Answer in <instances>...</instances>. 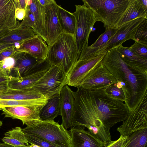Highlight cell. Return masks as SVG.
Returning <instances> with one entry per match:
<instances>
[{"instance_id":"28","label":"cell","mask_w":147,"mask_h":147,"mask_svg":"<svg viewBox=\"0 0 147 147\" xmlns=\"http://www.w3.org/2000/svg\"><path fill=\"white\" fill-rule=\"evenodd\" d=\"M36 34L33 30L28 27H21L16 30L11 35L0 40V44L23 43L34 37Z\"/></svg>"},{"instance_id":"26","label":"cell","mask_w":147,"mask_h":147,"mask_svg":"<svg viewBox=\"0 0 147 147\" xmlns=\"http://www.w3.org/2000/svg\"><path fill=\"white\" fill-rule=\"evenodd\" d=\"M58 13L62 32L74 34L76 27V19L74 15L59 5Z\"/></svg>"},{"instance_id":"13","label":"cell","mask_w":147,"mask_h":147,"mask_svg":"<svg viewBox=\"0 0 147 147\" xmlns=\"http://www.w3.org/2000/svg\"><path fill=\"white\" fill-rule=\"evenodd\" d=\"M58 6L55 1L45 7V42L51 45L62 32L58 13Z\"/></svg>"},{"instance_id":"11","label":"cell","mask_w":147,"mask_h":147,"mask_svg":"<svg viewBox=\"0 0 147 147\" xmlns=\"http://www.w3.org/2000/svg\"><path fill=\"white\" fill-rule=\"evenodd\" d=\"M46 103L4 107L1 109L2 114L5 117L20 119L27 126H31L42 121L40 113Z\"/></svg>"},{"instance_id":"29","label":"cell","mask_w":147,"mask_h":147,"mask_svg":"<svg viewBox=\"0 0 147 147\" xmlns=\"http://www.w3.org/2000/svg\"><path fill=\"white\" fill-rule=\"evenodd\" d=\"M127 136L124 147H147V128L134 132Z\"/></svg>"},{"instance_id":"12","label":"cell","mask_w":147,"mask_h":147,"mask_svg":"<svg viewBox=\"0 0 147 147\" xmlns=\"http://www.w3.org/2000/svg\"><path fill=\"white\" fill-rule=\"evenodd\" d=\"M106 53L98 55L88 59L78 60L67 75L66 85L79 87L82 80L88 73L102 62Z\"/></svg>"},{"instance_id":"4","label":"cell","mask_w":147,"mask_h":147,"mask_svg":"<svg viewBox=\"0 0 147 147\" xmlns=\"http://www.w3.org/2000/svg\"><path fill=\"white\" fill-rule=\"evenodd\" d=\"M132 0H82L95 13L105 29L115 28Z\"/></svg>"},{"instance_id":"34","label":"cell","mask_w":147,"mask_h":147,"mask_svg":"<svg viewBox=\"0 0 147 147\" xmlns=\"http://www.w3.org/2000/svg\"><path fill=\"white\" fill-rule=\"evenodd\" d=\"M24 134L25 137L28 143L41 147H55L44 140L33 135Z\"/></svg>"},{"instance_id":"22","label":"cell","mask_w":147,"mask_h":147,"mask_svg":"<svg viewBox=\"0 0 147 147\" xmlns=\"http://www.w3.org/2000/svg\"><path fill=\"white\" fill-rule=\"evenodd\" d=\"M26 6L34 17L36 34L41 36L45 41V7L42 6L38 0H26Z\"/></svg>"},{"instance_id":"32","label":"cell","mask_w":147,"mask_h":147,"mask_svg":"<svg viewBox=\"0 0 147 147\" xmlns=\"http://www.w3.org/2000/svg\"><path fill=\"white\" fill-rule=\"evenodd\" d=\"M16 61L12 57H7L0 61V71L5 74L9 75L15 65Z\"/></svg>"},{"instance_id":"33","label":"cell","mask_w":147,"mask_h":147,"mask_svg":"<svg viewBox=\"0 0 147 147\" xmlns=\"http://www.w3.org/2000/svg\"><path fill=\"white\" fill-rule=\"evenodd\" d=\"M25 9L26 14L21 23L22 26L32 28L36 34V28L34 16L26 6Z\"/></svg>"},{"instance_id":"42","label":"cell","mask_w":147,"mask_h":147,"mask_svg":"<svg viewBox=\"0 0 147 147\" xmlns=\"http://www.w3.org/2000/svg\"><path fill=\"white\" fill-rule=\"evenodd\" d=\"M40 5L43 7H45L53 3L55 1L54 0H38Z\"/></svg>"},{"instance_id":"43","label":"cell","mask_w":147,"mask_h":147,"mask_svg":"<svg viewBox=\"0 0 147 147\" xmlns=\"http://www.w3.org/2000/svg\"><path fill=\"white\" fill-rule=\"evenodd\" d=\"M9 89L7 84L0 86V94L6 92Z\"/></svg>"},{"instance_id":"30","label":"cell","mask_w":147,"mask_h":147,"mask_svg":"<svg viewBox=\"0 0 147 147\" xmlns=\"http://www.w3.org/2000/svg\"><path fill=\"white\" fill-rule=\"evenodd\" d=\"M48 99L17 100L0 99V110L3 108L17 106H25L47 102Z\"/></svg>"},{"instance_id":"44","label":"cell","mask_w":147,"mask_h":147,"mask_svg":"<svg viewBox=\"0 0 147 147\" xmlns=\"http://www.w3.org/2000/svg\"><path fill=\"white\" fill-rule=\"evenodd\" d=\"M20 7L22 9H25L26 6V0H19Z\"/></svg>"},{"instance_id":"15","label":"cell","mask_w":147,"mask_h":147,"mask_svg":"<svg viewBox=\"0 0 147 147\" xmlns=\"http://www.w3.org/2000/svg\"><path fill=\"white\" fill-rule=\"evenodd\" d=\"M145 19L147 18H137L118 28L115 35L106 44L102 54L106 53L128 40H133L137 27Z\"/></svg>"},{"instance_id":"6","label":"cell","mask_w":147,"mask_h":147,"mask_svg":"<svg viewBox=\"0 0 147 147\" xmlns=\"http://www.w3.org/2000/svg\"><path fill=\"white\" fill-rule=\"evenodd\" d=\"M76 9L72 13L76 19L74 36L79 57L82 52L88 46V40L95 23L99 21L95 13L84 4L75 5Z\"/></svg>"},{"instance_id":"21","label":"cell","mask_w":147,"mask_h":147,"mask_svg":"<svg viewBox=\"0 0 147 147\" xmlns=\"http://www.w3.org/2000/svg\"><path fill=\"white\" fill-rule=\"evenodd\" d=\"M123 61L132 69L147 76V59L140 57L132 53L129 47L120 45L116 47Z\"/></svg>"},{"instance_id":"47","label":"cell","mask_w":147,"mask_h":147,"mask_svg":"<svg viewBox=\"0 0 147 147\" xmlns=\"http://www.w3.org/2000/svg\"><path fill=\"white\" fill-rule=\"evenodd\" d=\"M30 147H41L38 146L37 145L33 144H30Z\"/></svg>"},{"instance_id":"9","label":"cell","mask_w":147,"mask_h":147,"mask_svg":"<svg viewBox=\"0 0 147 147\" xmlns=\"http://www.w3.org/2000/svg\"><path fill=\"white\" fill-rule=\"evenodd\" d=\"M116 82L113 76L102 62L88 73L78 88L88 90L107 89Z\"/></svg>"},{"instance_id":"25","label":"cell","mask_w":147,"mask_h":147,"mask_svg":"<svg viewBox=\"0 0 147 147\" xmlns=\"http://www.w3.org/2000/svg\"><path fill=\"white\" fill-rule=\"evenodd\" d=\"M61 98L60 94H56L48 100L43 107L40 115L42 121H54L60 115Z\"/></svg>"},{"instance_id":"36","label":"cell","mask_w":147,"mask_h":147,"mask_svg":"<svg viewBox=\"0 0 147 147\" xmlns=\"http://www.w3.org/2000/svg\"><path fill=\"white\" fill-rule=\"evenodd\" d=\"M107 92L112 96L125 102L124 92L121 86L116 82L107 89Z\"/></svg>"},{"instance_id":"45","label":"cell","mask_w":147,"mask_h":147,"mask_svg":"<svg viewBox=\"0 0 147 147\" xmlns=\"http://www.w3.org/2000/svg\"><path fill=\"white\" fill-rule=\"evenodd\" d=\"M140 1L144 8L147 10V0H140Z\"/></svg>"},{"instance_id":"18","label":"cell","mask_w":147,"mask_h":147,"mask_svg":"<svg viewBox=\"0 0 147 147\" xmlns=\"http://www.w3.org/2000/svg\"><path fill=\"white\" fill-rule=\"evenodd\" d=\"M11 57L14 58L16 63L13 69L16 77H21L34 71L38 66L40 61L29 54L16 49Z\"/></svg>"},{"instance_id":"37","label":"cell","mask_w":147,"mask_h":147,"mask_svg":"<svg viewBox=\"0 0 147 147\" xmlns=\"http://www.w3.org/2000/svg\"><path fill=\"white\" fill-rule=\"evenodd\" d=\"M127 136H120L117 140L110 142L106 147H123L125 146L127 141Z\"/></svg>"},{"instance_id":"3","label":"cell","mask_w":147,"mask_h":147,"mask_svg":"<svg viewBox=\"0 0 147 147\" xmlns=\"http://www.w3.org/2000/svg\"><path fill=\"white\" fill-rule=\"evenodd\" d=\"M48 48L47 59L51 65H61L67 75L79 57L74 34L62 32Z\"/></svg>"},{"instance_id":"19","label":"cell","mask_w":147,"mask_h":147,"mask_svg":"<svg viewBox=\"0 0 147 147\" xmlns=\"http://www.w3.org/2000/svg\"><path fill=\"white\" fill-rule=\"evenodd\" d=\"M118 28H112L105 29L96 41L88 46L81 53L78 60H85L93 58L98 55L102 54L107 43L115 35Z\"/></svg>"},{"instance_id":"10","label":"cell","mask_w":147,"mask_h":147,"mask_svg":"<svg viewBox=\"0 0 147 147\" xmlns=\"http://www.w3.org/2000/svg\"><path fill=\"white\" fill-rule=\"evenodd\" d=\"M18 7H20L19 0H0V36L5 38L21 27L15 16Z\"/></svg>"},{"instance_id":"39","label":"cell","mask_w":147,"mask_h":147,"mask_svg":"<svg viewBox=\"0 0 147 147\" xmlns=\"http://www.w3.org/2000/svg\"><path fill=\"white\" fill-rule=\"evenodd\" d=\"M26 14V12L24 9L18 7L16 9L15 16L16 19L20 20H22L25 17Z\"/></svg>"},{"instance_id":"17","label":"cell","mask_w":147,"mask_h":147,"mask_svg":"<svg viewBox=\"0 0 147 147\" xmlns=\"http://www.w3.org/2000/svg\"><path fill=\"white\" fill-rule=\"evenodd\" d=\"M69 131L71 147H106L107 145L98 140L83 126L72 127Z\"/></svg>"},{"instance_id":"7","label":"cell","mask_w":147,"mask_h":147,"mask_svg":"<svg viewBox=\"0 0 147 147\" xmlns=\"http://www.w3.org/2000/svg\"><path fill=\"white\" fill-rule=\"evenodd\" d=\"M67 74L60 64L51 65L44 75L31 88L49 99L60 94L66 85Z\"/></svg>"},{"instance_id":"8","label":"cell","mask_w":147,"mask_h":147,"mask_svg":"<svg viewBox=\"0 0 147 147\" xmlns=\"http://www.w3.org/2000/svg\"><path fill=\"white\" fill-rule=\"evenodd\" d=\"M147 128V94L129 113L117 130L120 136H127L137 131Z\"/></svg>"},{"instance_id":"35","label":"cell","mask_w":147,"mask_h":147,"mask_svg":"<svg viewBox=\"0 0 147 147\" xmlns=\"http://www.w3.org/2000/svg\"><path fill=\"white\" fill-rule=\"evenodd\" d=\"M129 48L134 54L141 58L147 59V46L135 42Z\"/></svg>"},{"instance_id":"38","label":"cell","mask_w":147,"mask_h":147,"mask_svg":"<svg viewBox=\"0 0 147 147\" xmlns=\"http://www.w3.org/2000/svg\"><path fill=\"white\" fill-rule=\"evenodd\" d=\"M15 48L14 47L0 53V61L7 57H11L16 50Z\"/></svg>"},{"instance_id":"2","label":"cell","mask_w":147,"mask_h":147,"mask_svg":"<svg viewBox=\"0 0 147 147\" xmlns=\"http://www.w3.org/2000/svg\"><path fill=\"white\" fill-rule=\"evenodd\" d=\"M102 63L117 82L125 83L131 90L133 110L147 94V76L128 66L121 58L116 48L106 53Z\"/></svg>"},{"instance_id":"20","label":"cell","mask_w":147,"mask_h":147,"mask_svg":"<svg viewBox=\"0 0 147 147\" xmlns=\"http://www.w3.org/2000/svg\"><path fill=\"white\" fill-rule=\"evenodd\" d=\"M19 49L42 61L46 59L49 48L45 40L40 36L36 35L24 42Z\"/></svg>"},{"instance_id":"49","label":"cell","mask_w":147,"mask_h":147,"mask_svg":"<svg viewBox=\"0 0 147 147\" xmlns=\"http://www.w3.org/2000/svg\"><path fill=\"white\" fill-rule=\"evenodd\" d=\"M3 124L2 122L0 120V127L2 126Z\"/></svg>"},{"instance_id":"46","label":"cell","mask_w":147,"mask_h":147,"mask_svg":"<svg viewBox=\"0 0 147 147\" xmlns=\"http://www.w3.org/2000/svg\"><path fill=\"white\" fill-rule=\"evenodd\" d=\"M0 147H14L12 146L7 144L4 143H0Z\"/></svg>"},{"instance_id":"51","label":"cell","mask_w":147,"mask_h":147,"mask_svg":"<svg viewBox=\"0 0 147 147\" xmlns=\"http://www.w3.org/2000/svg\"><path fill=\"white\" fill-rule=\"evenodd\" d=\"M124 146L123 147H124Z\"/></svg>"},{"instance_id":"31","label":"cell","mask_w":147,"mask_h":147,"mask_svg":"<svg viewBox=\"0 0 147 147\" xmlns=\"http://www.w3.org/2000/svg\"><path fill=\"white\" fill-rule=\"evenodd\" d=\"M133 40L147 46V19H145L138 26Z\"/></svg>"},{"instance_id":"1","label":"cell","mask_w":147,"mask_h":147,"mask_svg":"<svg viewBox=\"0 0 147 147\" xmlns=\"http://www.w3.org/2000/svg\"><path fill=\"white\" fill-rule=\"evenodd\" d=\"M79 92L81 101L86 108L109 129L124 120L129 113L124 101L112 96L106 89L88 90L80 88Z\"/></svg>"},{"instance_id":"14","label":"cell","mask_w":147,"mask_h":147,"mask_svg":"<svg viewBox=\"0 0 147 147\" xmlns=\"http://www.w3.org/2000/svg\"><path fill=\"white\" fill-rule=\"evenodd\" d=\"M51 65L47 59L41 61L34 71L25 76L18 77L9 76L7 85L15 90L30 88L44 75Z\"/></svg>"},{"instance_id":"48","label":"cell","mask_w":147,"mask_h":147,"mask_svg":"<svg viewBox=\"0 0 147 147\" xmlns=\"http://www.w3.org/2000/svg\"><path fill=\"white\" fill-rule=\"evenodd\" d=\"M16 147H30V145L20 146Z\"/></svg>"},{"instance_id":"5","label":"cell","mask_w":147,"mask_h":147,"mask_svg":"<svg viewBox=\"0 0 147 147\" xmlns=\"http://www.w3.org/2000/svg\"><path fill=\"white\" fill-rule=\"evenodd\" d=\"M22 130L24 134L38 137L55 147H71L69 131L54 121H40Z\"/></svg>"},{"instance_id":"40","label":"cell","mask_w":147,"mask_h":147,"mask_svg":"<svg viewBox=\"0 0 147 147\" xmlns=\"http://www.w3.org/2000/svg\"><path fill=\"white\" fill-rule=\"evenodd\" d=\"M9 76L5 74L0 71V86L7 84Z\"/></svg>"},{"instance_id":"24","label":"cell","mask_w":147,"mask_h":147,"mask_svg":"<svg viewBox=\"0 0 147 147\" xmlns=\"http://www.w3.org/2000/svg\"><path fill=\"white\" fill-rule=\"evenodd\" d=\"M0 99L17 100L48 99L32 88L19 90L9 88L6 92L0 94Z\"/></svg>"},{"instance_id":"50","label":"cell","mask_w":147,"mask_h":147,"mask_svg":"<svg viewBox=\"0 0 147 147\" xmlns=\"http://www.w3.org/2000/svg\"><path fill=\"white\" fill-rule=\"evenodd\" d=\"M1 52H0V53H1Z\"/></svg>"},{"instance_id":"23","label":"cell","mask_w":147,"mask_h":147,"mask_svg":"<svg viewBox=\"0 0 147 147\" xmlns=\"http://www.w3.org/2000/svg\"><path fill=\"white\" fill-rule=\"evenodd\" d=\"M140 18L147 19V10L142 6L140 0H132L115 28H118L128 22Z\"/></svg>"},{"instance_id":"16","label":"cell","mask_w":147,"mask_h":147,"mask_svg":"<svg viewBox=\"0 0 147 147\" xmlns=\"http://www.w3.org/2000/svg\"><path fill=\"white\" fill-rule=\"evenodd\" d=\"M61 98L60 115L62 124L66 129L73 126L75 116V99L73 91L66 85L60 93Z\"/></svg>"},{"instance_id":"27","label":"cell","mask_w":147,"mask_h":147,"mask_svg":"<svg viewBox=\"0 0 147 147\" xmlns=\"http://www.w3.org/2000/svg\"><path fill=\"white\" fill-rule=\"evenodd\" d=\"M4 135L2 140L7 144L14 147L29 145L20 127L12 128L6 132Z\"/></svg>"},{"instance_id":"41","label":"cell","mask_w":147,"mask_h":147,"mask_svg":"<svg viewBox=\"0 0 147 147\" xmlns=\"http://www.w3.org/2000/svg\"><path fill=\"white\" fill-rule=\"evenodd\" d=\"M15 47L14 43L0 44V52H3L12 48Z\"/></svg>"}]
</instances>
